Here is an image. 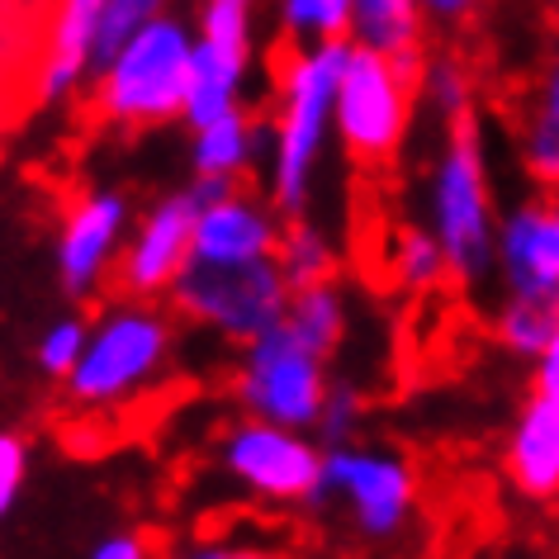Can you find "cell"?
<instances>
[{
    "label": "cell",
    "mask_w": 559,
    "mask_h": 559,
    "mask_svg": "<svg viewBox=\"0 0 559 559\" xmlns=\"http://www.w3.org/2000/svg\"><path fill=\"white\" fill-rule=\"evenodd\" d=\"M352 38L289 48L275 76V109L265 123V194L285 218H304L328 138L337 133V86Z\"/></svg>",
    "instance_id": "cell-1"
},
{
    "label": "cell",
    "mask_w": 559,
    "mask_h": 559,
    "mask_svg": "<svg viewBox=\"0 0 559 559\" xmlns=\"http://www.w3.org/2000/svg\"><path fill=\"white\" fill-rule=\"evenodd\" d=\"M498 218L484 129L474 115H465L445 129V143L427 176V228L437 233L455 285L479 289L493 280Z\"/></svg>",
    "instance_id": "cell-2"
},
{
    "label": "cell",
    "mask_w": 559,
    "mask_h": 559,
    "mask_svg": "<svg viewBox=\"0 0 559 559\" xmlns=\"http://www.w3.org/2000/svg\"><path fill=\"white\" fill-rule=\"evenodd\" d=\"M194 67V20L162 10L91 76V105L109 129H162L186 119Z\"/></svg>",
    "instance_id": "cell-3"
},
{
    "label": "cell",
    "mask_w": 559,
    "mask_h": 559,
    "mask_svg": "<svg viewBox=\"0 0 559 559\" xmlns=\"http://www.w3.org/2000/svg\"><path fill=\"white\" fill-rule=\"evenodd\" d=\"M171 356V318L152 299H129L91 323L86 352L67 374V399L76 408H119L157 384Z\"/></svg>",
    "instance_id": "cell-4"
},
{
    "label": "cell",
    "mask_w": 559,
    "mask_h": 559,
    "mask_svg": "<svg viewBox=\"0 0 559 559\" xmlns=\"http://www.w3.org/2000/svg\"><path fill=\"white\" fill-rule=\"evenodd\" d=\"M423 58H384L352 44L337 86V143L356 166H389L408 143Z\"/></svg>",
    "instance_id": "cell-5"
},
{
    "label": "cell",
    "mask_w": 559,
    "mask_h": 559,
    "mask_svg": "<svg viewBox=\"0 0 559 559\" xmlns=\"http://www.w3.org/2000/svg\"><path fill=\"white\" fill-rule=\"evenodd\" d=\"M295 285L285 280L275 261H242V265H214L190 261L186 275L171 285V304L190 323L209 328L223 342H257L261 332L285 323Z\"/></svg>",
    "instance_id": "cell-6"
},
{
    "label": "cell",
    "mask_w": 559,
    "mask_h": 559,
    "mask_svg": "<svg viewBox=\"0 0 559 559\" xmlns=\"http://www.w3.org/2000/svg\"><path fill=\"white\" fill-rule=\"evenodd\" d=\"M323 441H313L304 427L265 423V417H242L218 441L223 474L257 502H280V508L295 502L323 508Z\"/></svg>",
    "instance_id": "cell-7"
},
{
    "label": "cell",
    "mask_w": 559,
    "mask_h": 559,
    "mask_svg": "<svg viewBox=\"0 0 559 559\" xmlns=\"http://www.w3.org/2000/svg\"><path fill=\"white\" fill-rule=\"evenodd\" d=\"M328 394H332L328 356L304 346L285 323L242 346L233 399L247 417H265V423L313 431L318 417H323Z\"/></svg>",
    "instance_id": "cell-8"
},
{
    "label": "cell",
    "mask_w": 559,
    "mask_h": 559,
    "mask_svg": "<svg viewBox=\"0 0 559 559\" xmlns=\"http://www.w3.org/2000/svg\"><path fill=\"white\" fill-rule=\"evenodd\" d=\"M323 502H342L366 540H394L417 512V469L389 445H328Z\"/></svg>",
    "instance_id": "cell-9"
},
{
    "label": "cell",
    "mask_w": 559,
    "mask_h": 559,
    "mask_svg": "<svg viewBox=\"0 0 559 559\" xmlns=\"http://www.w3.org/2000/svg\"><path fill=\"white\" fill-rule=\"evenodd\" d=\"M200 190H166L157 194L143 214L133 218L129 242L119 257V289L129 299H162L171 295V285L186 275V265L194 261V228H200Z\"/></svg>",
    "instance_id": "cell-10"
},
{
    "label": "cell",
    "mask_w": 559,
    "mask_h": 559,
    "mask_svg": "<svg viewBox=\"0 0 559 559\" xmlns=\"http://www.w3.org/2000/svg\"><path fill=\"white\" fill-rule=\"evenodd\" d=\"M133 228V204L123 190H86L67 209L58 228V285L72 304H86L119 271L123 242Z\"/></svg>",
    "instance_id": "cell-11"
},
{
    "label": "cell",
    "mask_w": 559,
    "mask_h": 559,
    "mask_svg": "<svg viewBox=\"0 0 559 559\" xmlns=\"http://www.w3.org/2000/svg\"><path fill=\"white\" fill-rule=\"evenodd\" d=\"M493 280L502 295L559 304V190H536L498 218Z\"/></svg>",
    "instance_id": "cell-12"
},
{
    "label": "cell",
    "mask_w": 559,
    "mask_h": 559,
    "mask_svg": "<svg viewBox=\"0 0 559 559\" xmlns=\"http://www.w3.org/2000/svg\"><path fill=\"white\" fill-rule=\"evenodd\" d=\"M280 233H285V214L271 204V194H247L237 186L218 200H204L200 228H194V261H275Z\"/></svg>",
    "instance_id": "cell-13"
},
{
    "label": "cell",
    "mask_w": 559,
    "mask_h": 559,
    "mask_svg": "<svg viewBox=\"0 0 559 559\" xmlns=\"http://www.w3.org/2000/svg\"><path fill=\"white\" fill-rule=\"evenodd\" d=\"M105 0H52L48 44L38 62V105H67L95 76V38H100Z\"/></svg>",
    "instance_id": "cell-14"
},
{
    "label": "cell",
    "mask_w": 559,
    "mask_h": 559,
    "mask_svg": "<svg viewBox=\"0 0 559 559\" xmlns=\"http://www.w3.org/2000/svg\"><path fill=\"white\" fill-rule=\"evenodd\" d=\"M502 474L522 498L555 502L559 498V399L531 389L502 445Z\"/></svg>",
    "instance_id": "cell-15"
},
{
    "label": "cell",
    "mask_w": 559,
    "mask_h": 559,
    "mask_svg": "<svg viewBox=\"0 0 559 559\" xmlns=\"http://www.w3.org/2000/svg\"><path fill=\"white\" fill-rule=\"evenodd\" d=\"M251 62H257V48L209 44V38L194 34V67H190V95H186V123L190 129L242 109Z\"/></svg>",
    "instance_id": "cell-16"
},
{
    "label": "cell",
    "mask_w": 559,
    "mask_h": 559,
    "mask_svg": "<svg viewBox=\"0 0 559 559\" xmlns=\"http://www.w3.org/2000/svg\"><path fill=\"white\" fill-rule=\"evenodd\" d=\"M265 143V129L242 109L233 115H218L190 129V176L194 180H242L251 166H257V152Z\"/></svg>",
    "instance_id": "cell-17"
},
{
    "label": "cell",
    "mask_w": 559,
    "mask_h": 559,
    "mask_svg": "<svg viewBox=\"0 0 559 559\" xmlns=\"http://www.w3.org/2000/svg\"><path fill=\"white\" fill-rule=\"evenodd\" d=\"M423 0H356L352 10V44L374 48L384 58H423Z\"/></svg>",
    "instance_id": "cell-18"
},
{
    "label": "cell",
    "mask_w": 559,
    "mask_h": 559,
    "mask_svg": "<svg viewBox=\"0 0 559 559\" xmlns=\"http://www.w3.org/2000/svg\"><path fill=\"white\" fill-rule=\"evenodd\" d=\"M285 328L295 332L304 346H313L318 356H337L346 342V328H352V313H346V295L337 280H323V285H304L289 295L285 309Z\"/></svg>",
    "instance_id": "cell-19"
},
{
    "label": "cell",
    "mask_w": 559,
    "mask_h": 559,
    "mask_svg": "<svg viewBox=\"0 0 559 559\" xmlns=\"http://www.w3.org/2000/svg\"><path fill=\"white\" fill-rule=\"evenodd\" d=\"M275 265L285 271V280L295 289L323 285V280L337 275V242L309 218H285V233H280V247H275Z\"/></svg>",
    "instance_id": "cell-20"
},
{
    "label": "cell",
    "mask_w": 559,
    "mask_h": 559,
    "mask_svg": "<svg viewBox=\"0 0 559 559\" xmlns=\"http://www.w3.org/2000/svg\"><path fill=\"white\" fill-rule=\"evenodd\" d=\"M389 275H394V285L408 289V295H427L441 280H451L445 251L427 223H408V228L394 233V242H389Z\"/></svg>",
    "instance_id": "cell-21"
},
{
    "label": "cell",
    "mask_w": 559,
    "mask_h": 559,
    "mask_svg": "<svg viewBox=\"0 0 559 559\" xmlns=\"http://www.w3.org/2000/svg\"><path fill=\"white\" fill-rule=\"evenodd\" d=\"M555 318H559V304L502 295V304L493 309V342L516 360H536L555 332Z\"/></svg>",
    "instance_id": "cell-22"
},
{
    "label": "cell",
    "mask_w": 559,
    "mask_h": 559,
    "mask_svg": "<svg viewBox=\"0 0 559 559\" xmlns=\"http://www.w3.org/2000/svg\"><path fill=\"white\" fill-rule=\"evenodd\" d=\"M352 10L356 0H275V24L289 48H309L352 38Z\"/></svg>",
    "instance_id": "cell-23"
},
{
    "label": "cell",
    "mask_w": 559,
    "mask_h": 559,
    "mask_svg": "<svg viewBox=\"0 0 559 559\" xmlns=\"http://www.w3.org/2000/svg\"><path fill=\"white\" fill-rule=\"evenodd\" d=\"M261 0H194V34L209 44L257 48Z\"/></svg>",
    "instance_id": "cell-24"
},
{
    "label": "cell",
    "mask_w": 559,
    "mask_h": 559,
    "mask_svg": "<svg viewBox=\"0 0 559 559\" xmlns=\"http://www.w3.org/2000/svg\"><path fill=\"white\" fill-rule=\"evenodd\" d=\"M423 95L445 123L474 115V76L460 58H431L423 67Z\"/></svg>",
    "instance_id": "cell-25"
},
{
    "label": "cell",
    "mask_w": 559,
    "mask_h": 559,
    "mask_svg": "<svg viewBox=\"0 0 559 559\" xmlns=\"http://www.w3.org/2000/svg\"><path fill=\"white\" fill-rule=\"evenodd\" d=\"M162 10H171V0H105L100 38H95V72H100V67L115 58L138 29H147Z\"/></svg>",
    "instance_id": "cell-26"
},
{
    "label": "cell",
    "mask_w": 559,
    "mask_h": 559,
    "mask_svg": "<svg viewBox=\"0 0 559 559\" xmlns=\"http://www.w3.org/2000/svg\"><path fill=\"white\" fill-rule=\"evenodd\" d=\"M86 337H91V323L81 313H67V318H58V323H48L44 337L34 342L38 370H44L48 380H67V374L76 370L81 352H86Z\"/></svg>",
    "instance_id": "cell-27"
},
{
    "label": "cell",
    "mask_w": 559,
    "mask_h": 559,
    "mask_svg": "<svg viewBox=\"0 0 559 559\" xmlns=\"http://www.w3.org/2000/svg\"><path fill=\"white\" fill-rule=\"evenodd\" d=\"M360 417H366V394H360L356 384H332V394L323 403V417H318V441L323 445H346V441H356V427H360Z\"/></svg>",
    "instance_id": "cell-28"
},
{
    "label": "cell",
    "mask_w": 559,
    "mask_h": 559,
    "mask_svg": "<svg viewBox=\"0 0 559 559\" xmlns=\"http://www.w3.org/2000/svg\"><path fill=\"white\" fill-rule=\"evenodd\" d=\"M24 484H29V441L20 431L0 427V522L20 508Z\"/></svg>",
    "instance_id": "cell-29"
},
{
    "label": "cell",
    "mask_w": 559,
    "mask_h": 559,
    "mask_svg": "<svg viewBox=\"0 0 559 559\" xmlns=\"http://www.w3.org/2000/svg\"><path fill=\"white\" fill-rule=\"evenodd\" d=\"M171 559H285L280 550H265V545H237V540H194L180 545Z\"/></svg>",
    "instance_id": "cell-30"
},
{
    "label": "cell",
    "mask_w": 559,
    "mask_h": 559,
    "mask_svg": "<svg viewBox=\"0 0 559 559\" xmlns=\"http://www.w3.org/2000/svg\"><path fill=\"white\" fill-rule=\"evenodd\" d=\"M526 109H531V115H545V119L559 123V52L540 67V81H536V91H531Z\"/></svg>",
    "instance_id": "cell-31"
},
{
    "label": "cell",
    "mask_w": 559,
    "mask_h": 559,
    "mask_svg": "<svg viewBox=\"0 0 559 559\" xmlns=\"http://www.w3.org/2000/svg\"><path fill=\"white\" fill-rule=\"evenodd\" d=\"M531 380H536L531 389L559 399V318H555V332H550V342H545V352L531 360Z\"/></svg>",
    "instance_id": "cell-32"
},
{
    "label": "cell",
    "mask_w": 559,
    "mask_h": 559,
    "mask_svg": "<svg viewBox=\"0 0 559 559\" xmlns=\"http://www.w3.org/2000/svg\"><path fill=\"white\" fill-rule=\"evenodd\" d=\"M86 559H152V555H147L143 536H133V531H115V536L95 540Z\"/></svg>",
    "instance_id": "cell-33"
},
{
    "label": "cell",
    "mask_w": 559,
    "mask_h": 559,
    "mask_svg": "<svg viewBox=\"0 0 559 559\" xmlns=\"http://www.w3.org/2000/svg\"><path fill=\"white\" fill-rule=\"evenodd\" d=\"M474 5H479V0H423L427 20H437V24H455V20H465Z\"/></svg>",
    "instance_id": "cell-34"
},
{
    "label": "cell",
    "mask_w": 559,
    "mask_h": 559,
    "mask_svg": "<svg viewBox=\"0 0 559 559\" xmlns=\"http://www.w3.org/2000/svg\"><path fill=\"white\" fill-rule=\"evenodd\" d=\"M555 10H559V0H555Z\"/></svg>",
    "instance_id": "cell-35"
}]
</instances>
